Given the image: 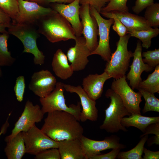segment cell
Instances as JSON below:
<instances>
[{
	"label": "cell",
	"instance_id": "6da1fadb",
	"mask_svg": "<svg viewBox=\"0 0 159 159\" xmlns=\"http://www.w3.org/2000/svg\"><path fill=\"white\" fill-rule=\"evenodd\" d=\"M76 118L64 111H55L47 113L41 130L53 140L80 139L84 129Z\"/></svg>",
	"mask_w": 159,
	"mask_h": 159
},
{
	"label": "cell",
	"instance_id": "7a4b0ae2",
	"mask_svg": "<svg viewBox=\"0 0 159 159\" xmlns=\"http://www.w3.org/2000/svg\"><path fill=\"white\" fill-rule=\"evenodd\" d=\"M37 26L39 33L52 43L71 39L75 40L76 38L69 22L55 11L42 18Z\"/></svg>",
	"mask_w": 159,
	"mask_h": 159
},
{
	"label": "cell",
	"instance_id": "3957f363",
	"mask_svg": "<svg viewBox=\"0 0 159 159\" xmlns=\"http://www.w3.org/2000/svg\"><path fill=\"white\" fill-rule=\"evenodd\" d=\"M36 26L11 22L7 28L9 34L16 37L22 42L24 48L23 53L32 54L34 56V64L41 65L44 63L45 57L37 46V40L40 37V34Z\"/></svg>",
	"mask_w": 159,
	"mask_h": 159
},
{
	"label": "cell",
	"instance_id": "277c9868",
	"mask_svg": "<svg viewBox=\"0 0 159 159\" xmlns=\"http://www.w3.org/2000/svg\"><path fill=\"white\" fill-rule=\"evenodd\" d=\"M105 95L110 99V102L105 110V118L100 128L110 133H117L120 130L127 131L122 125L121 121L125 116L131 114L125 107L120 96L112 89H108Z\"/></svg>",
	"mask_w": 159,
	"mask_h": 159
},
{
	"label": "cell",
	"instance_id": "5b68a950",
	"mask_svg": "<svg viewBox=\"0 0 159 159\" xmlns=\"http://www.w3.org/2000/svg\"><path fill=\"white\" fill-rule=\"evenodd\" d=\"M130 37L128 33L123 37H120L116 50L111 54L110 60L105 65L104 71L111 78L116 79L125 75L131 58L133 57V53L127 49Z\"/></svg>",
	"mask_w": 159,
	"mask_h": 159
},
{
	"label": "cell",
	"instance_id": "8992f818",
	"mask_svg": "<svg viewBox=\"0 0 159 159\" xmlns=\"http://www.w3.org/2000/svg\"><path fill=\"white\" fill-rule=\"evenodd\" d=\"M63 84L61 82H57L54 89L51 93L44 97L40 98L41 110L44 114L55 111L67 112L80 121L81 111L80 103L78 102L77 105L72 104L69 106L66 104Z\"/></svg>",
	"mask_w": 159,
	"mask_h": 159
},
{
	"label": "cell",
	"instance_id": "52a82bcc",
	"mask_svg": "<svg viewBox=\"0 0 159 159\" xmlns=\"http://www.w3.org/2000/svg\"><path fill=\"white\" fill-rule=\"evenodd\" d=\"M91 14L95 19L98 26L99 40L98 46L95 50L91 52L90 55L97 54L107 62L111 58V53L110 45V32L111 26L113 24L114 19H106L103 18L100 13L92 6H90Z\"/></svg>",
	"mask_w": 159,
	"mask_h": 159
},
{
	"label": "cell",
	"instance_id": "ba28073f",
	"mask_svg": "<svg viewBox=\"0 0 159 159\" xmlns=\"http://www.w3.org/2000/svg\"><path fill=\"white\" fill-rule=\"evenodd\" d=\"M22 133L26 153L35 155L44 150L58 148L59 142L48 137L35 124Z\"/></svg>",
	"mask_w": 159,
	"mask_h": 159
},
{
	"label": "cell",
	"instance_id": "9c48e42d",
	"mask_svg": "<svg viewBox=\"0 0 159 159\" xmlns=\"http://www.w3.org/2000/svg\"><path fill=\"white\" fill-rule=\"evenodd\" d=\"M19 11L16 19L12 22L19 24H27L37 26L38 21L43 17L54 10L35 2L18 0Z\"/></svg>",
	"mask_w": 159,
	"mask_h": 159
},
{
	"label": "cell",
	"instance_id": "30bf717a",
	"mask_svg": "<svg viewBox=\"0 0 159 159\" xmlns=\"http://www.w3.org/2000/svg\"><path fill=\"white\" fill-rule=\"evenodd\" d=\"M44 114L39 105H34L31 102L27 100L21 115L15 123L11 133L5 138V141L11 140L20 132L28 131L36 123L40 122Z\"/></svg>",
	"mask_w": 159,
	"mask_h": 159
},
{
	"label": "cell",
	"instance_id": "8fae6325",
	"mask_svg": "<svg viewBox=\"0 0 159 159\" xmlns=\"http://www.w3.org/2000/svg\"><path fill=\"white\" fill-rule=\"evenodd\" d=\"M126 76L114 79L111 85V89L117 94L121 99L125 107L131 114H141L140 107L142 101L140 92H134L129 85L126 80Z\"/></svg>",
	"mask_w": 159,
	"mask_h": 159
},
{
	"label": "cell",
	"instance_id": "7c38bea8",
	"mask_svg": "<svg viewBox=\"0 0 159 159\" xmlns=\"http://www.w3.org/2000/svg\"><path fill=\"white\" fill-rule=\"evenodd\" d=\"M80 140L85 159H91L95 156L101 154V151L106 150H121L126 148L125 145L120 143V138L115 135L106 137L102 140H92L83 135Z\"/></svg>",
	"mask_w": 159,
	"mask_h": 159
},
{
	"label": "cell",
	"instance_id": "4fadbf2b",
	"mask_svg": "<svg viewBox=\"0 0 159 159\" xmlns=\"http://www.w3.org/2000/svg\"><path fill=\"white\" fill-rule=\"evenodd\" d=\"M89 8L88 4L81 5L79 15L82 26V34L85 39L87 48L92 52L98 46V29L97 21L90 13Z\"/></svg>",
	"mask_w": 159,
	"mask_h": 159
},
{
	"label": "cell",
	"instance_id": "5bb4252c",
	"mask_svg": "<svg viewBox=\"0 0 159 159\" xmlns=\"http://www.w3.org/2000/svg\"><path fill=\"white\" fill-rule=\"evenodd\" d=\"M57 82L56 78L50 71L42 70L33 74L29 88L36 95L43 98L54 90Z\"/></svg>",
	"mask_w": 159,
	"mask_h": 159
},
{
	"label": "cell",
	"instance_id": "9a60e30c",
	"mask_svg": "<svg viewBox=\"0 0 159 159\" xmlns=\"http://www.w3.org/2000/svg\"><path fill=\"white\" fill-rule=\"evenodd\" d=\"M80 0H74L68 4L53 3L50 8L64 17L70 24L76 37L82 34V26L80 19Z\"/></svg>",
	"mask_w": 159,
	"mask_h": 159
},
{
	"label": "cell",
	"instance_id": "2e32d148",
	"mask_svg": "<svg viewBox=\"0 0 159 159\" xmlns=\"http://www.w3.org/2000/svg\"><path fill=\"white\" fill-rule=\"evenodd\" d=\"M65 90L71 93L77 95L80 100L82 110L81 111L80 121L85 122L87 120L92 121L97 120L98 110L96 106V101L91 99L80 85L74 86L63 84Z\"/></svg>",
	"mask_w": 159,
	"mask_h": 159
},
{
	"label": "cell",
	"instance_id": "e0dca14e",
	"mask_svg": "<svg viewBox=\"0 0 159 159\" xmlns=\"http://www.w3.org/2000/svg\"><path fill=\"white\" fill-rule=\"evenodd\" d=\"M74 47L68 50L67 56L74 71L82 70L89 62L88 59L91 52L87 48L85 39L81 36L76 37Z\"/></svg>",
	"mask_w": 159,
	"mask_h": 159
},
{
	"label": "cell",
	"instance_id": "ac0fdd59",
	"mask_svg": "<svg viewBox=\"0 0 159 159\" xmlns=\"http://www.w3.org/2000/svg\"><path fill=\"white\" fill-rule=\"evenodd\" d=\"M142 46L140 42L138 41L136 46L133 53V62L130 66V70L126 77L130 81V85L133 90L137 89L142 79L141 75L144 71L149 72L154 69L144 62L142 56Z\"/></svg>",
	"mask_w": 159,
	"mask_h": 159
},
{
	"label": "cell",
	"instance_id": "d6986e66",
	"mask_svg": "<svg viewBox=\"0 0 159 159\" xmlns=\"http://www.w3.org/2000/svg\"><path fill=\"white\" fill-rule=\"evenodd\" d=\"M103 16L109 19L115 17L127 28L128 32L149 29L151 28L144 17L130 13L128 12L118 11L101 12Z\"/></svg>",
	"mask_w": 159,
	"mask_h": 159
},
{
	"label": "cell",
	"instance_id": "ffe728a7",
	"mask_svg": "<svg viewBox=\"0 0 159 159\" xmlns=\"http://www.w3.org/2000/svg\"><path fill=\"white\" fill-rule=\"evenodd\" d=\"M111 78L104 71L101 74H90L83 79L82 88L91 99L96 101L102 96L105 83Z\"/></svg>",
	"mask_w": 159,
	"mask_h": 159
},
{
	"label": "cell",
	"instance_id": "44dd1931",
	"mask_svg": "<svg viewBox=\"0 0 159 159\" xmlns=\"http://www.w3.org/2000/svg\"><path fill=\"white\" fill-rule=\"evenodd\" d=\"M58 142V148L61 159H85L80 139Z\"/></svg>",
	"mask_w": 159,
	"mask_h": 159
},
{
	"label": "cell",
	"instance_id": "7402d4cb",
	"mask_svg": "<svg viewBox=\"0 0 159 159\" xmlns=\"http://www.w3.org/2000/svg\"><path fill=\"white\" fill-rule=\"evenodd\" d=\"M51 65L56 76L62 80L70 78L74 72L69 64L67 55L61 49H58L54 54Z\"/></svg>",
	"mask_w": 159,
	"mask_h": 159
},
{
	"label": "cell",
	"instance_id": "603a6c76",
	"mask_svg": "<svg viewBox=\"0 0 159 159\" xmlns=\"http://www.w3.org/2000/svg\"><path fill=\"white\" fill-rule=\"evenodd\" d=\"M4 152L8 159H21L26 153L22 132L6 142Z\"/></svg>",
	"mask_w": 159,
	"mask_h": 159
},
{
	"label": "cell",
	"instance_id": "cb8c5ba5",
	"mask_svg": "<svg viewBox=\"0 0 159 159\" xmlns=\"http://www.w3.org/2000/svg\"><path fill=\"white\" fill-rule=\"evenodd\" d=\"M159 122V117H149L139 114H132L128 117H124L121 121L122 125L125 127H135L143 133L150 124Z\"/></svg>",
	"mask_w": 159,
	"mask_h": 159
},
{
	"label": "cell",
	"instance_id": "d4e9b609",
	"mask_svg": "<svg viewBox=\"0 0 159 159\" xmlns=\"http://www.w3.org/2000/svg\"><path fill=\"white\" fill-rule=\"evenodd\" d=\"M9 37L8 31L0 33V66H10L15 61V58L12 57L7 47V42Z\"/></svg>",
	"mask_w": 159,
	"mask_h": 159
},
{
	"label": "cell",
	"instance_id": "484cf974",
	"mask_svg": "<svg viewBox=\"0 0 159 159\" xmlns=\"http://www.w3.org/2000/svg\"><path fill=\"white\" fill-rule=\"evenodd\" d=\"M154 68L153 72L149 74L146 80L140 82L138 88L144 89L152 93H159V65Z\"/></svg>",
	"mask_w": 159,
	"mask_h": 159
},
{
	"label": "cell",
	"instance_id": "4316f807",
	"mask_svg": "<svg viewBox=\"0 0 159 159\" xmlns=\"http://www.w3.org/2000/svg\"><path fill=\"white\" fill-rule=\"evenodd\" d=\"M128 33L130 37L139 39L142 42V47L148 49L151 46L152 39L159 34V29L158 27L151 28L147 30L134 31Z\"/></svg>",
	"mask_w": 159,
	"mask_h": 159
},
{
	"label": "cell",
	"instance_id": "83f0119b",
	"mask_svg": "<svg viewBox=\"0 0 159 159\" xmlns=\"http://www.w3.org/2000/svg\"><path fill=\"white\" fill-rule=\"evenodd\" d=\"M148 135L143 137L137 145L131 150L124 152H120L117 158L119 159H143L142 155L145 143L148 139Z\"/></svg>",
	"mask_w": 159,
	"mask_h": 159
},
{
	"label": "cell",
	"instance_id": "f1b7e54d",
	"mask_svg": "<svg viewBox=\"0 0 159 159\" xmlns=\"http://www.w3.org/2000/svg\"><path fill=\"white\" fill-rule=\"evenodd\" d=\"M138 90L145 100V106L142 110L143 113L150 111L159 112V100L154 94L151 93L144 89L138 88Z\"/></svg>",
	"mask_w": 159,
	"mask_h": 159
},
{
	"label": "cell",
	"instance_id": "f546056e",
	"mask_svg": "<svg viewBox=\"0 0 159 159\" xmlns=\"http://www.w3.org/2000/svg\"><path fill=\"white\" fill-rule=\"evenodd\" d=\"M144 18L150 26L157 27L159 26V4L153 3L148 6Z\"/></svg>",
	"mask_w": 159,
	"mask_h": 159
},
{
	"label": "cell",
	"instance_id": "4dcf8cb0",
	"mask_svg": "<svg viewBox=\"0 0 159 159\" xmlns=\"http://www.w3.org/2000/svg\"><path fill=\"white\" fill-rule=\"evenodd\" d=\"M0 9L10 17L12 22H14L19 13L18 1L0 0Z\"/></svg>",
	"mask_w": 159,
	"mask_h": 159
},
{
	"label": "cell",
	"instance_id": "1f68e13d",
	"mask_svg": "<svg viewBox=\"0 0 159 159\" xmlns=\"http://www.w3.org/2000/svg\"><path fill=\"white\" fill-rule=\"evenodd\" d=\"M127 1L110 0L107 5L102 8L101 12H108L114 11L128 12V8L127 5Z\"/></svg>",
	"mask_w": 159,
	"mask_h": 159
},
{
	"label": "cell",
	"instance_id": "d6a6232c",
	"mask_svg": "<svg viewBox=\"0 0 159 159\" xmlns=\"http://www.w3.org/2000/svg\"><path fill=\"white\" fill-rule=\"evenodd\" d=\"M143 62L154 68L159 64V49L149 50L142 53Z\"/></svg>",
	"mask_w": 159,
	"mask_h": 159
},
{
	"label": "cell",
	"instance_id": "836d02e7",
	"mask_svg": "<svg viewBox=\"0 0 159 159\" xmlns=\"http://www.w3.org/2000/svg\"><path fill=\"white\" fill-rule=\"evenodd\" d=\"M25 88L24 77L23 76L18 77L16 80L14 90L17 100L22 102L23 99Z\"/></svg>",
	"mask_w": 159,
	"mask_h": 159
},
{
	"label": "cell",
	"instance_id": "e575fe53",
	"mask_svg": "<svg viewBox=\"0 0 159 159\" xmlns=\"http://www.w3.org/2000/svg\"><path fill=\"white\" fill-rule=\"evenodd\" d=\"M36 159H60L58 148H53L44 150L35 155Z\"/></svg>",
	"mask_w": 159,
	"mask_h": 159
},
{
	"label": "cell",
	"instance_id": "d590c367",
	"mask_svg": "<svg viewBox=\"0 0 159 159\" xmlns=\"http://www.w3.org/2000/svg\"><path fill=\"white\" fill-rule=\"evenodd\" d=\"M110 0H80L81 5L87 4L93 7L100 13L102 9Z\"/></svg>",
	"mask_w": 159,
	"mask_h": 159
},
{
	"label": "cell",
	"instance_id": "8d00e7d4",
	"mask_svg": "<svg viewBox=\"0 0 159 159\" xmlns=\"http://www.w3.org/2000/svg\"><path fill=\"white\" fill-rule=\"evenodd\" d=\"M110 18L114 19L112 29L120 37H123L128 34L127 29L118 19L115 17H112Z\"/></svg>",
	"mask_w": 159,
	"mask_h": 159
},
{
	"label": "cell",
	"instance_id": "74e56055",
	"mask_svg": "<svg viewBox=\"0 0 159 159\" xmlns=\"http://www.w3.org/2000/svg\"><path fill=\"white\" fill-rule=\"evenodd\" d=\"M154 3V0H136L135 5L132 8V11L138 14L148 6Z\"/></svg>",
	"mask_w": 159,
	"mask_h": 159
},
{
	"label": "cell",
	"instance_id": "f35d334b",
	"mask_svg": "<svg viewBox=\"0 0 159 159\" xmlns=\"http://www.w3.org/2000/svg\"><path fill=\"white\" fill-rule=\"evenodd\" d=\"M110 152L103 154H100L95 156L91 159H115L120 151L121 149L115 148Z\"/></svg>",
	"mask_w": 159,
	"mask_h": 159
},
{
	"label": "cell",
	"instance_id": "ab89813d",
	"mask_svg": "<svg viewBox=\"0 0 159 159\" xmlns=\"http://www.w3.org/2000/svg\"><path fill=\"white\" fill-rule=\"evenodd\" d=\"M150 134H154L157 137L159 138V122L149 125L145 128L143 134L140 136V138Z\"/></svg>",
	"mask_w": 159,
	"mask_h": 159
},
{
	"label": "cell",
	"instance_id": "60d3db41",
	"mask_svg": "<svg viewBox=\"0 0 159 159\" xmlns=\"http://www.w3.org/2000/svg\"><path fill=\"white\" fill-rule=\"evenodd\" d=\"M74 0H31L32 1L37 3L41 5H46L50 3H58L64 4L69 3Z\"/></svg>",
	"mask_w": 159,
	"mask_h": 159
},
{
	"label": "cell",
	"instance_id": "b9f144b4",
	"mask_svg": "<svg viewBox=\"0 0 159 159\" xmlns=\"http://www.w3.org/2000/svg\"><path fill=\"white\" fill-rule=\"evenodd\" d=\"M143 153V159H159V151H153L144 148Z\"/></svg>",
	"mask_w": 159,
	"mask_h": 159
},
{
	"label": "cell",
	"instance_id": "7bdbcfd3",
	"mask_svg": "<svg viewBox=\"0 0 159 159\" xmlns=\"http://www.w3.org/2000/svg\"><path fill=\"white\" fill-rule=\"evenodd\" d=\"M11 21L12 20L10 17L0 9V23L9 26L11 23Z\"/></svg>",
	"mask_w": 159,
	"mask_h": 159
},
{
	"label": "cell",
	"instance_id": "ee69618b",
	"mask_svg": "<svg viewBox=\"0 0 159 159\" xmlns=\"http://www.w3.org/2000/svg\"><path fill=\"white\" fill-rule=\"evenodd\" d=\"M9 116L8 118H7V120L5 123L1 127V130L0 132V136L2 133L4 134L6 132L7 128L9 125V123L8 122V119L9 118Z\"/></svg>",
	"mask_w": 159,
	"mask_h": 159
},
{
	"label": "cell",
	"instance_id": "f6af8a7d",
	"mask_svg": "<svg viewBox=\"0 0 159 159\" xmlns=\"http://www.w3.org/2000/svg\"><path fill=\"white\" fill-rule=\"evenodd\" d=\"M9 26L0 23V33H4L7 32L6 29L8 28Z\"/></svg>",
	"mask_w": 159,
	"mask_h": 159
},
{
	"label": "cell",
	"instance_id": "bcb514c9",
	"mask_svg": "<svg viewBox=\"0 0 159 159\" xmlns=\"http://www.w3.org/2000/svg\"><path fill=\"white\" fill-rule=\"evenodd\" d=\"M0 67L1 66H0V76L2 74V72Z\"/></svg>",
	"mask_w": 159,
	"mask_h": 159
},
{
	"label": "cell",
	"instance_id": "7dc6e473",
	"mask_svg": "<svg viewBox=\"0 0 159 159\" xmlns=\"http://www.w3.org/2000/svg\"><path fill=\"white\" fill-rule=\"evenodd\" d=\"M26 1H30L31 0H25Z\"/></svg>",
	"mask_w": 159,
	"mask_h": 159
}]
</instances>
